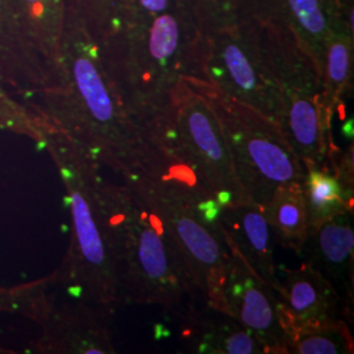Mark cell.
Masks as SVG:
<instances>
[{"mask_svg":"<svg viewBox=\"0 0 354 354\" xmlns=\"http://www.w3.org/2000/svg\"><path fill=\"white\" fill-rule=\"evenodd\" d=\"M96 196L118 307L159 306L174 314L185 302L201 298L176 243L134 190L100 175Z\"/></svg>","mask_w":354,"mask_h":354,"instance_id":"obj_1","label":"cell"},{"mask_svg":"<svg viewBox=\"0 0 354 354\" xmlns=\"http://www.w3.org/2000/svg\"><path fill=\"white\" fill-rule=\"evenodd\" d=\"M38 145L59 172L71 215L70 244L54 270L57 285L64 286L71 298L113 315L118 308L115 279L96 196L100 165L49 121Z\"/></svg>","mask_w":354,"mask_h":354,"instance_id":"obj_2","label":"cell"},{"mask_svg":"<svg viewBox=\"0 0 354 354\" xmlns=\"http://www.w3.org/2000/svg\"><path fill=\"white\" fill-rule=\"evenodd\" d=\"M127 185L165 225L203 302L226 313L223 285L230 250L219 221L223 206L212 190L183 162L156 180Z\"/></svg>","mask_w":354,"mask_h":354,"instance_id":"obj_3","label":"cell"},{"mask_svg":"<svg viewBox=\"0 0 354 354\" xmlns=\"http://www.w3.org/2000/svg\"><path fill=\"white\" fill-rule=\"evenodd\" d=\"M214 100L235 174L251 203L264 207L281 185L304 183V163L279 124L235 102Z\"/></svg>","mask_w":354,"mask_h":354,"instance_id":"obj_4","label":"cell"},{"mask_svg":"<svg viewBox=\"0 0 354 354\" xmlns=\"http://www.w3.org/2000/svg\"><path fill=\"white\" fill-rule=\"evenodd\" d=\"M159 147L190 167L222 206L251 203L235 174L219 121L203 100H189L168 121Z\"/></svg>","mask_w":354,"mask_h":354,"instance_id":"obj_5","label":"cell"},{"mask_svg":"<svg viewBox=\"0 0 354 354\" xmlns=\"http://www.w3.org/2000/svg\"><path fill=\"white\" fill-rule=\"evenodd\" d=\"M112 317L95 304L77 299L57 304L46 294L30 317L42 330L30 351L38 354L117 353L109 327Z\"/></svg>","mask_w":354,"mask_h":354,"instance_id":"obj_6","label":"cell"},{"mask_svg":"<svg viewBox=\"0 0 354 354\" xmlns=\"http://www.w3.org/2000/svg\"><path fill=\"white\" fill-rule=\"evenodd\" d=\"M226 243L230 250L223 285L226 313L264 345L266 354H288L276 291L232 244Z\"/></svg>","mask_w":354,"mask_h":354,"instance_id":"obj_7","label":"cell"},{"mask_svg":"<svg viewBox=\"0 0 354 354\" xmlns=\"http://www.w3.org/2000/svg\"><path fill=\"white\" fill-rule=\"evenodd\" d=\"M0 83L24 96L59 88L61 77L26 33L11 0H0Z\"/></svg>","mask_w":354,"mask_h":354,"instance_id":"obj_8","label":"cell"},{"mask_svg":"<svg viewBox=\"0 0 354 354\" xmlns=\"http://www.w3.org/2000/svg\"><path fill=\"white\" fill-rule=\"evenodd\" d=\"M285 279L276 290L283 330L304 324L345 319L353 311L346 307L333 285L310 263L297 269L279 266Z\"/></svg>","mask_w":354,"mask_h":354,"instance_id":"obj_9","label":"cell"},{"mask_svg":"<svg viewBox=\"0 0 354 354\" xmlns=\"http://www.w3.org/2000/svg\"><path fill=\"white\" fill-rule=\"evenodd\" d=\"M185 307L174 314L180 317V342L192 353L266 354L264 345L227 313L203 301Z\"/></svg>","mask_w":354,"mask_h":354,"instance_id":"obj_10","label":"cell"},{"mask_svg":"<svg viewBox=\"0 0 354 354\" xmlns=\"http://www.w3.org/2000/svg\"><path fill=\"white\" fill-rule=\"evenodd\" d=\"M301 257L319 270L353 311V212H344L311 232Z\"/></svg>","mask_w":354,"mask_h":354,"instance_id":"obj_11","label":"cell"},{"mask_svg":"<svg viewBox=\"0 0 354 354\" xmlns=\"http://www.w3.org/2000/svg\"><path fill=\"white\" fill-rule=\"evenodd\" d=\"M219 221L226 241L238 250L268 285L277 290L279 279L273 259V232L264 209L253 203L223 206Z\"/></svg>","mask_w":354,"mask_h":354,"instance_id":"obj_12","label":"cell"},{"mask_svg":"<svg viewBox=\"0 0 354 354\" xmlns=\"http://www.w3.org/2000/svg\"><path fill=\"white\" fill-rule=\"evenodd\" d=\"M302 183L308 235L344 212H353L354 198L342 188L328 165H304Z\"/></svg>","mask_w":354,"mask_h":354,"instance_id":"obj_13","label":"cell"},{"mask_svg":"<svg viewBox=\"0 0 354 354\" xmlns=\"http://www.w3.org/2000/svg\"><path fill=\"white\" fill-rule=\"evenodd\" d=\"M263 209L279 244L301 256L308 236L302 184L281 185Z\"/></svg>","mask_w":354,"mask_h":354,"instance_id":"obj_14","label":"cell"},{"mask_svg":"<svg viewBox=\"0 0 354 354\" xmlns=\"http://www.w3.org/2000/svg\"><path fill=\"white\" fill-rule=\"evenodd\" d=\"M288 354H353L354 340L348 320L335 319L285 330Z\"/></svg>","mask_w":354,"mask_h":354,"instance_id":"obj_15","label":"cell"},{"mask_svg":"<svg viewBox=\"0 0 354 354\" xmlns=\"http://www.w3.org/2000/svg\"><path fill=\"white\" fill-rule=\"evenodd\" d=\"M225 70L218 71L215 75L222 77L227 75L234 88L238 89L244 96H251L254 99L261 96L260 89H269L261 83L260 74L254 68L252 62L248 59L245 53L236 45H228L222 55Z\"/></svg>","mask_w":354,"mask_h":354,"instance_id":"obj_16","label":"cell"},{"mask_svg":"<svg viewBox=\"0 0 354 354\" xmlns=\"http://www.w3.org/2000/svg\"><path fill=\"white\" fill-rule=\"evenodd\" d=\"M178 42L176 21L171 16H160L152 26L149 53L160 67H165L174 57Z\"/></svg>","mask_w":354,"mask_h":354,"instance_id":"obj_17","label":"cell"},{"mask_svg":"<svg viewBox=\"0 0 354 354\" xmlns=\"http://www.w3.org/2000/svg\"><path fill=\"white\" fill-rule=\"evenodd\" d=\"M44 285V279H39L11 288L0 286V313L17 314L26 317V310L35 295L37 294L41 286Z\"/></svg>","mask_w":354,"mask_h":354,"instance_id":"obj_18","label":"cell"},{"mask_svg":"<svg viewBox=\"0 0 354 354\" xmlns=\"http://www.w3.org/2000/svg\"><path fill=\"white\" fill-rule=\"evenodd\" d=\"M327 76L329 84L336 92L344 87L349 76V50L342 44H335L328 54Z\"/></svg>","mask_w":354,"mask_h":354,"instance_id":"obj_19","label":"cell"},{"mask_svg":"<svg viewBox=\"0 0 354 354\" xmlns=\"http://www.w3.org/2000/svg\"><path fill=\"white\" fill-rule=\"evenodd\" d=\"M291 8L301 24L311 33L324 29V19L317 6V0H289Z\"/></svg>","mask_w":354,"mask_h":354,"instance_id":"obj_20","label":"cell"},{"mask_svg":"<svg viewBox=\"0 0 354 354\" xmlns=\"http://www.w3.org/2000/svg\"><path fill=\"white\" fill-rule=\"evenodd\" d=\"M13 99L6 89L0 86V127H4L12 112Z\"/></svg>","mask_w":354,"mask_h":354,"instance_id":"obj_21","label":"cell"},{"mask_svg":"<svg viewBox=\"0 0 354 354\" xmlns=\"http://www.w3.org/2000/svg\"><path fill=\"white\" fill-rule=\"evenodd\" d=\"M145 8L152 12H159L163 11L167 7V0H140Z\"/></svg>","mask_w":354,"mask_h":354,"instance_id":"obj_22","label":"cell"}]
</instances>
